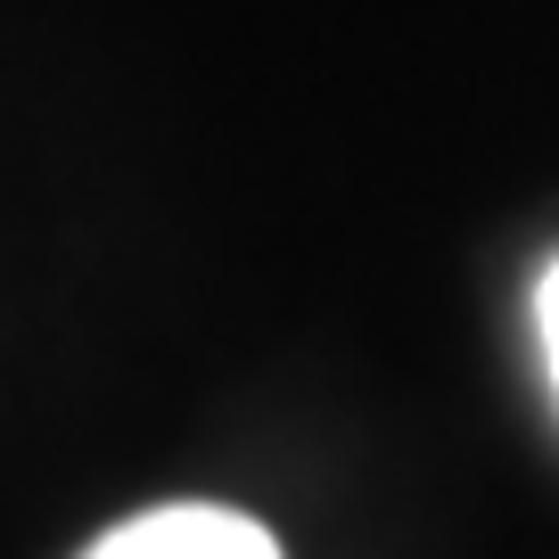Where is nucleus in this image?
<instances>
[{"label": "nucleus", "mask_w": 559, "mask_h": 559, "mask_svg": "<svg viewBox=\"0 0 559 559\" xmlns=\"http://www.w3.org/2000/svg\"><path fill=\"white\" fill-rule=\"evenodd\" d=\"M83 559H280V543L263 535L247 510H223V502H165V510H140V519L107 526Z\"/></svg>", "instance_id": "obj_1"}, {"label": "nucleus", "mask_w": 559, "mask_h": 559, "mask_svg": "<svg viewBox=\"0 0 559 559\" xmlns=\"http://www.w3.org/2000/svg\"><path fill=\"white\" fill-rule=\"evenodd\" d=\"M535 321H543V362H551V386H559V263L535 288Z\"/></svg>", "instance_id": "obj_2"}]
</instances>
